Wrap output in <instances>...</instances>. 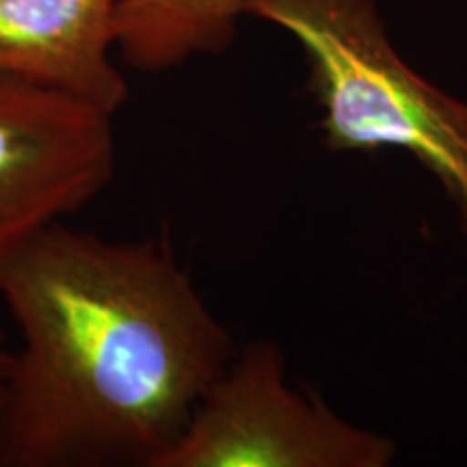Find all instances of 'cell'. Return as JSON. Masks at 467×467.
I'll use <instances>...</instances> for the list:
<instances>
[{
  "label": "cell",
  "mask_w": 467,
  "mask_h": 467,
  "mask_svg": "<svg viewBox=\"0 0 467 467\" xmlns=\"http://www.w3.org/2000/svg\"><path fill=\"white\" fill-rule=\"evenodd\" d=\"M20 329L0 467H156L234 355L165 241H107L63 221L0 255Z\"/></svg>",
  "instance_id": "1"
},
{
  "label": "cell",
  "mask_w": 467,
  "mask_h": 467,
  "mask_svg": "<svg viewBox=\"0 0 467 467\" xmlns=\"http://www.w3.org/2000/svg\"><path fill=\"white\" fill-rule=\"evenodd\" d=\"M243 14L301 46L329 150L411 154L440 182L467 236V102L407 66L377 0H244Z\"/></svg>",
  "instance_id": "2"
},
{
  "label": "cell",
  "mask_w": 467,
  "mask_h": 467,
  "mask_svg": "<svg viewBox=\"0 0 467 467\" xmlns=\"http://www.w3.org/2000/svg\"><path fill=\"white\" fill-rule=\"evenodd\" d=\"M396 443L337 416L285 381L277 342L234 355L156 467H385Z\"/></svg>",
  "instance_id": "3"
},
{
  "label": "cell",
  "mask_w": 467,
  "mask_h": 467,
  "mask_svg": "<svg viewBox=\"0 0 467 467\" xmlns=\"http://www.w3.org/2000/svg\"><path fill=\"white\" fill-rule=\"evenodd\" d=\"M110 117L66 93L0 76V255L110 184Z\"/></svg>",
  "instance_id": "4"
},
{
  "label": "cell",
  "mask_w": 467,
  "mask_h": 467,
  "mask_svg": "<svg viewBox=\"0 0 467 467\" xmlns=\"http://www.w3.org/2000/svg\"><path fill=\"white\" fill-rule=\"evenodd\" d=\"M117 0H0V76L115 115L128 85L113 61Z\"/></svg>",
  "instance_id": "5"
},
{
  "label": "cell",
  "mask_w": 467,
  "mask_h": 467,
  "mask_svg": "<svg viewBox=\"0 0 467 467\" xmlns=\"http://www.w3.org/2000/svg\"><path fill=\"white\" fill-rule=\"evenodd\" d=\"M244 0H117V50L126 66L165 72L234 42Z\"/></svg>",
  "instance_id": "6"
},
{
  "label": "cell",
  "mask_w": 467,
  "mask_h": 467,
  "mask_svg": "<svg viewBox=\"0 0 467 467\" xmlns=\"http://www.w3.org/2000/svg\"><path fill=\"white\" fill-rule=\"evenodd\" d=\"M9 366H11V348L7 347V342H5L3 331H0V418H3L5 396H7Z\"/></svg>",
  "instance_id": "7"
}]
</instances>
